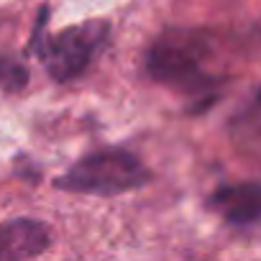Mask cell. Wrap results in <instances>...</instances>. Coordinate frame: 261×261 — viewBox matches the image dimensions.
Wrapping results in <instances>:
<instances>
[{"instance_id": "cell-4", "label": "cell", "mask_w": 261, "mask_h": 261, "mask_svg": "<svg viewBox=\"0 0 261 261\" xmlns=\"http://www.w3.org/2000/svg\"><path fill=\"white\" fill-rule=\"evenodd\" d=\"M51 246V230L36 218L0 223V261H29Z\"/></svg>"}, {"instance_id": "cell-3", "label": "cell", "mask_w": 261, "mask_h": 261, "mask_svg": "<svg viewBox=\"0 0 261 261\" xmlns=\"http://www.w3.org/2000/svg\"><path fill=\"white\" fill-rule=\"evenodd\" d=\"M151 169L125 149L110 146L82 156L62 177L54 179V187L74 195L115 197L130 190H139L151 182Z\"/></svg>"}, {"instance_id": "cell-6", "label": "cell", "mask_w": 261, "mask_h": 261, "mask_svg": "<svg viewBox=\"0 0 261 261\" xmlns=\"http://www.w3.org/2000/svg\"><path fill=\"white\" fill-rule=\"evenodd\" d=\"M230 134L243 151H248V154L258 151V90H253L246 108L238 115H233Z\"/></svg>"}, {"instance_id": "cell-1", "label": "cell", "mask_w": 261, "mask_h": 261, "mask_svg": "<svg viewBox=\"0 0 261 261\" xmlns=\"http://www.w3.org/2000/svg\"><path fill=\"white\" fill-rule=\"evenodd\" d=\"M220 36L207 29H167L146 51V72L154 82L192 100L190 113H205L218 102L225 74L213 72L210 62Z\"/></svg>"}, {"instance_id": "cell-7", "label": "cell", "mask_w": 261, "mask_h": 261, "mask_svg": "<svg viewBox=\"0 0 261 261\" xmlns=\"http://www.w3.org/2000/svg\"><path fill=\"white\" fill-rule=\"evenodd\" d=\"M29 80H31V72H29V67L21 59L0 57V90L3 92H11V95L23 92Z\"/></svg>"}, {"instance_id": "cell-5", "label": "cell", "mask_w": 261, "mask_h": 261, "mask_svg": "<svg viewBox=\"0 0 261 261\" xmlns=\"http://www.w3.org/2000/svg\"><path fill=\"white\" fill-rule=\"evenodd\" d=\"M207 207L220 213L228 225L251 228L261 218V185L258 182L223 185L207 197Z\"/></svg>"}, {"instance_id": "cell-2", "label": "cell", "mask_w": 261, "mask_h": 261, "mask_svg": "<svg viewBox=\"0 0 261 261\" xmlns=\"http://www.w3.org/2000/svg\"><path fill=\"white\" fill-rule=\"evenodd\" d=\"M46 23H49V8L44 6L36 16V26H34L29 49H31V54H36V59L44 62L49 77L59 85L82 77L110 41L108 21H85V23L69 26L54 36L46 34Z\"/></svg>"}]
</instances>
